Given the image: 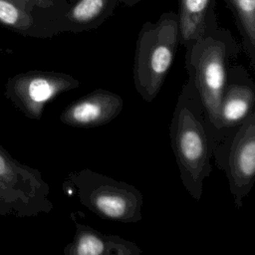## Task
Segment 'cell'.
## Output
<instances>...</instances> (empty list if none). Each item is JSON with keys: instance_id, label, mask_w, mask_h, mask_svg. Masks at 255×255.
<instances>
[{"instance_id": "1", "label": "cell", "mask_w": 255, "mask_h": 255, "mask_svg": "<svg viewBox=\"0 0 255 255\" xmlns=\"http://www.w3.org/2000/svg\"><path fill=\"white\" fill-rule=\"evenodd\" d=\"M169 139L181 182L188 194L199 201L203 181L212 171V152L217 140L190 76L181 87L172 113Z\"/></svg>"}, {"instance_id": "12", "label": "cell", "mask_w": 255, "mask_h": 255, "mask_svg": "<svg viewBox=\"0 0 255 255\" xmlns=\"http://www.w3.org/2000/svg\"><path fill=\"white\" fill-rule=\"evenodd\" d=\"M217 0H177L179 45L187 48L218 27Z\"/></svg>"}, {"instance_id": "5", "label": "cell", "mask_w": 255, "mask_h": 255, "mask_svg": "<svg viewBox=\"0 0 255 255\" xmlns=\"http://www.w3.org/2000/svg\"><path fill=\"white\" fill-rule=\"evenodd\" d=\"M42 173L14 158L0 143V216L25 218L49 213L54 204Z\"/></svg>"}, {"instance_id": "13", "label": "cell", "mask_w": 255, "mask_h": 255, "mask_svg": "<svg viewBox=\"0 0 255 255\" xmlns=\"http://www.w3.org/2000/svg\"><path fill=\"white\" fill-rule=\"evenodd\" d=\"M119 0H69L60 19V33H81L99 28L110 18Z\"/></svg>"}, {"instance_id": "11", "label": "cell", "mask_w": 255, "mask_h": 255, "mask_svg": "<svg viewBox=\"0 0 255 255\" xmlns=\"http://www.w3.org/2000/svg\"><path fill=\"white\" fill-rule=\"evenodd\" d=\"M75 234L64 248L65 255H140L142 250L132 241L114 234H106L79 222L71 213Z\"/></svg>"}, {"instance_id": "2", "label": "cell", "mask_w": 255, "mask_h": 255, "mask_svg": "<svg viewBox=\"0 0 255 255\" xmlns=\"http://www.w3.org/2000/svg\"><path fill=\"white\" fill-rule=\"evenodd\" d=\"M185 50L184 68L195 84L214 129L228 70L238 58L241 45L228 29L218 26Z\"/></svg>"}, {"instance_id": "9", "label": "cell", "mask_w": 255, "mask_h": 255, "mask_svg": "<svg viewBox=\"0 0 255 255\" xmlns=\"http://www.w3.org/2000/svg\"><path fill=\"white\" fill-rule=\"evenodd\" d=\"M121 95L98 88L71 102L60 114V122L79 128H94L115 120L123 111Z\"/></svg>"}, {"instance_id": "8", "label": "cell", "mask_w": 255, "mask_h": 255, "mask_svg": "<svg viewBox=\"0 0 255 255\" xmlns=\"http://www.w3.org/2000/svg\"><path fill=\"white\" fill-rule=\"evenodd\" d=\"M255 107V83L241 64H232L228 70L220 98L214 126L216 140L242 125Z\"/></svg>"}, {"instance_id": "7", "label": "cell", "mask_w": 255, "mask_h": 255, "mask_svg": "<svg viewBox=\"0 0 255 255\" xmlns=\"http://www.w3.org/2000/svg\"><path fill=\"white\" fill-rule=\"evenodd\" d=\"M80 85L78 79L67 73L30 70L7 80L4 97L26 118L39 121L48 103Z\"/></svg>"}, {"instance_id": "16", "label": "cell", "mask_w": 255, "mask_h": 255, "mask_svg": "<svg viewBox=\"0 0 255 255\" xmlns=\"http://www.w3.org/2000/svg\"><path fill=\"white\" fill-rule=\"evenodd\" d=\"M119 1H120V3H122V4L126 5V6L131 7V6H134V5L138 4L139 2H141L143 0H119Z\"/></svg>"}, {"instance_id": "15", "label": "cell", "mask_w": 255, "mask_h": 255, "mask_svg": "<svg viewBox=\"0 0 255 255\" xmlns=\"http://www.w3.org/2000/svg\"><path fill=\"white\" fill-rule=\"evenodd\" d=\"M10 1L28 9L41 7V8L55 10L63 14L66 12L69 5V0H10Z\"/></svg>"}, {"instance_id": "4", "label": "cell", "mask_w": 255, "mask_h": 255, "mask_svg": "<svg viewBox=\"0 0 255 255\" xmlns=\"http://www.w3.org/2000/svg\"><path fill=\"white\" fill-rule=\"evenodd\" d=\"M80 203L102 219L136 223L142 219L143 196L133 185L83 168L69 174Z\"/></svg>"}, {"instance_id": "10", "label": "cell", "mask_w": 255, "mask_h": 255, "mask_svg": "<svg viewBox=\"0 0 255 255\" xmlns=\"http://www.w3.org/2000/svg\"><path fill=\"white\" fill-rule=\"evenodd\" d=\"M62 16L55 10L28 9L10 0H0V26L24 37L47 39L60 34Z\"/></svg>"}, {"instance_id": "14", "label": "cell", "mask_w": 255, "mask_h": 255, "mask_svg": "<svg viewBox=\"0 0 255 255\" xmlns=\"http://www.w3.org/2000/svg\"><path fill=\"white\" fill-rule=\"evenodd\" d=\"M241 36V48L255 71V0H224Z\"/></svg>"}, {"instance_id": "6", "label": "cell", "mask_w": 255, "mask_h": 255, "mask_svg": "<svg viewBox=\"0 0 255 255\" xmlns=\"http://www.w3.org/2000/svg\"><path fill=\"white\" fill-rule=\"evenodd\" d=\"M212 158L225 173L234 204L240 209L255 181V111L217 141Z\"/></svg>"}, {"instance_id": "3", "label": "cell", "mask_w": 255, "mask_h": 255, "mask_svg": "<svg viewBox=\"0 0 255 255\" xmlns=\"http://www.w3.org/2000/svg\"><path fill=\"white\" fill-rule=\"evenodd\" d=\"M179 45L178 17L173 11L163 12L155 22H145L137 35L132 78L135 91L151 103L174 62Z\"/></svg>"}, {"instance_id": "17", "label": "cell", "mask_w": 255, "mask_h": 255, "mask_svg": "<svg viewBox=\"0 0 255 255\" xmlns=\"http://www.w3.org/2000/svg\"><path fill=\"white\" fill-rule=\"evenodd\" d=\"M0 52H1V49H0Z\"/></svg>"}]
</instances>
